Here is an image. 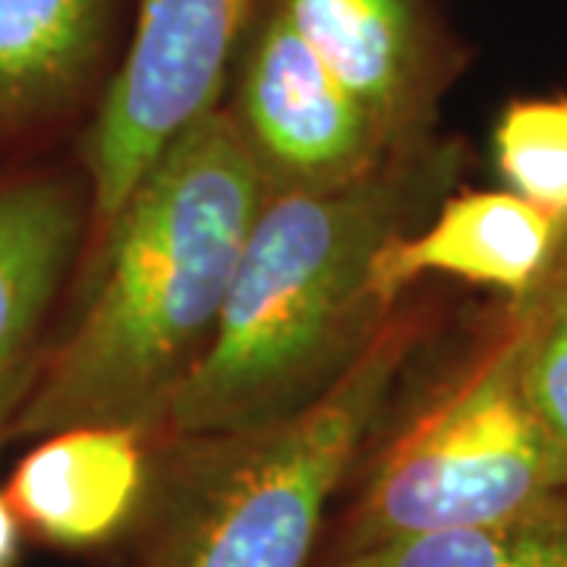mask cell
Masks as SVG:
<instances>
[{
    "instance_id": "3",
    "label": "cell",
    "mask_w": 567,
    "mask_h": 567,
    "mask_svg": "<svg viewBox=\"0 0 567 567\" xmlns=\"http://www.w3.org/2000/svg\"><path fill=\"white\" fill-rule=\"evenodd\" d=\"M394 309L319 401L278 423L152 445L140 567H309L347 480L425 334Z\"/></svg>"
},
{
    "instance_id": "5",
    "label": "cell",
    "mask_w": 567,
    "mask_h": 567,
    "mask_svg": "<svg viewBox=\"0 0 567 567\" xmlns=\"http://www.w3.org/2000/svg\"><path fill=\"white\" fill-rule=\"evenodd\" d=\"M271 0H140L126 54L85 140L92 199L82 268L102 252L130 196L189 126L221 107L227 76Z\"/></svg>"
},
{
    "instance_id": "4",
    "label": "cell",
    "mask_w": 567,
    "mask_h": 567,
    "mask_svg": "<svg viewBox=\"0 0 567 567\" xmlns=\"http://www.w3.org/2000/svg\"><path fill=\"white\" fill-rule=\"evenodd\" d=\"M527 328L529 319L511 328L388 439L347 507L334 555L502 524L567 492L520 385Z\"/></svg>"
},
{
    "instance_id": "1",
    "label": "cell",
    "mask_w": 567,
    "mask_h": 567,
    "mask_svg": "<svg viewBox=\"0 0 567 567\" xmlns=\"http://www.w3.org/2000/svg\"><path fill=\"white\" fill-rule=\"evenodd\" d=\"M268 183L227 107L189 126L85 271L76 324L44 350L10 439L80 425L158 435L215 341Z\"/></svg>"
},
{
    "instance_id": "9",
    "label": "cell",
    "mask_w": 567,
    "mask_h": 567,
    "mask_svg": "<svg viewBox=\"0 0 567 567\" xmlns=\"http://www.w3.org/2000/svg\"><path fill=\"white\" fill-rule=\"evenodd\" d=\"M152 476V439L123 425L44 435L3 488L22 529L58 548H95L140 517Z\"/></svg>"
},
{
    "instance_id": "8",
    "label": "cell",
    "mask_w": 567,
    "mask_h": 567,
    "mask_svg": "<svg viewBox=\"0 0 567 567\" xmlns=\"http://www.w3.org/2000/svg\"><path fill=\"white\" fill-rule=\"evenodd\" d=\"M89 218V189L70 174L0 181V445L35 385L48 316L85 252Z\"/></svg>"
},
{
    "instance_id": "11",
    "label": "cell",
    "mask_w": 567,
    "mask_h": 567,
    "mask_svg": "<svg viewBox=\"0 0 567 567\" xmlns=\"http://www.w3.org/2000/svg\"><path fill=\"white\" fill-rule=\"evenodd\" d=\"M121 0H0V145L76 114L111 58Z\"/></svg>"
},
{
    "instance_id": "15",
    "label": "cell",
    "mask_w": 567,
    "mask_h": 567,
    "mask_svg": "<svg viewBox=\"0 0 567 567\" xmlns=\"http://www.w3.org/2000/svg\"><path fill=\"white\" fill-rule=\"evenodd\" d=\"M20 517L13 514L7 495L0 492V567H17V561H20Z\"/></svg>"
},
{
    "instance_id": "13",
    "label": "cell",
    "mask_w": 567,
    "mask_h": 567,
    "mask_svg": "<svg viewBox=\"0 0 567 567\" xmlns=\"http://www.w3.org/2000/svg\"><path fill=\"white\" fill-rule=\"evenodd\" d=\"M492 155L511 193L567 221V95L507 104L492 133Z\"/></svg>"
},
{
    "instance_id": "6",
    "label": "cell",
    "mask_w": 567,
    "mask_h": 567,
    "mask_svg": "<svg viewBox=\"0 0 567 567\" xmlns=\"http://www.w3.org/2000/svg\"><path fill=\"white\" fill-rule=\"evenodd\" d=\"M227 107L262 167L268 193L328 189L391 158L379 126L275 0L246 39Z\"/></svg>"
},
{
    "instance_id": "14",
    "label": "cell",
    "mask_w": 567,
    "mask_h": 567,
    "mask_svg": "<svg viewBox=\"0 0 567 567\" xmlns=\"http://www.w3.org/2000/svg\"><path fill=\"white\" fill-rule=\"evenodd\" d=\"M520 385L567 486V284L529 316Z\"/></svg>"
},
{
    "instance_id": "7",
    "label": "cell",
    "mask_w": 567,
    "mask_h": 567,
    "mask_svg": "<svg viewBox=\"0 0 567 567\" xmlns=\"http://www.w3.org/2000/svg\"><path fill=\"white\" fill-rule=\"evenodd\" d=\"M275 7L360 102L391 152L429 142L447 58L423 0H275Z\"/></svg>"
},
{
    "instance_id": "2",
    "label": "cell",
    "mask_w": 567,
    "mask_h": 567,
    "mask_svg": "<svg viewBox=\"0 0 567 567\" xmlns=\"http://www.w3.org/2000/svg\"><path fill=\"white\" fill-rule=\"evenodd\" d=\"M451 174L454 148L423 142L341 186L268 193L215 341L152 445L259 429L319 401L398 309L375 297L379 249L423 218Z\"/></svg>"
},
{
    "instance_id": "12",
    "label": "cell",
    "mask_w": 567,
    "mask_h": 567,
    "mask_svg": "<svg viewBox=\"0 0 567 567\" xmlns=\"http://www.w3.org/2000/svg\"><path fill=\"white\" fill-rule=\"evenodd\" d=\"M324 567H567V492L502 524L404 536Z\"/></svg>"
},
{
    "instance_id": "10",
    "label": "cell",
    "mask_w": 567,
    "mask_h": 567,
    "mask_svg": "<svg viewBox=\"0 0 567 567\" xmlns=\"http://www.w3.org/2000/svg\"><path fill=\"white\" fill-rule=\"evenodd\" d=\"M561 221L511 189L447 196L416 234L391 237L372 265L375 297L394 309L425 275L480 284L524 300L546 275Z\"/></svg>"
}]
</instances>
